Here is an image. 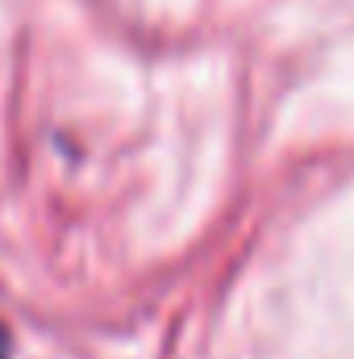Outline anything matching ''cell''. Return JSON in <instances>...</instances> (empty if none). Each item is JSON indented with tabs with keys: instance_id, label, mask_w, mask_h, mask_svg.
<instances>
[{
	"instance_id": "6da1fadb",
	"label": "cell",
	"mask_w": 354,
	"mask_h": 359,
	"mask_svg": "<svg viewBox=\"0 0 354 359\" xmlns=\"http://www.w3.org/2000/svg\"><path fill=\"white\" fill-rule=\"evenodd\" d=\"M0 359H13V339H8L4 326H0Z\"/></svg>"
}]
</instances>
